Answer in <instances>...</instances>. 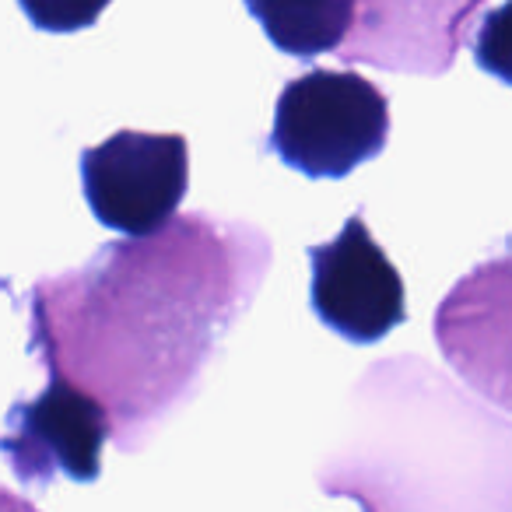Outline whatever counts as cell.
<instances>
[{
  "label": "cell",
  "instance_id": "cell-6",
  "mask_svg": "<svg viewBox=\"0 0 512 512\" xmlns=\"http://www.w3.org/2000/svg\"><path fill=\"white\" fill-rule=\"evenodd\" d=\"M109 421L102 407L64 379H50L43 393L18 400L4 418L0 453L25 488H50L57 477L92 484L102 474V446Z\"/></svg>",
  "mask_w": 512,
  "mask_h": 512
},
{
  "label": "cell",
  "instance_id": "cell-1",
  "mask_svg": "<svg viewBox=\"0 0 512 512\" xmlns=\"http://www.w3.org/2000/svg\"><path fill=\"white\" fill-rule=\"evenodd\" d=\"M267 232L183 214L99 246L29 288V351L102 407L123 453L144 449L200 390L228 330L271 271Z\"/></svg>",
  "mask_w": 512,
  "mask_h": 512
},
{
  "label": "cell",
  "instance_id": "cell-10",
  "mask_svg": "<svg viewBox=\"0 0 512 512\" xmlns=\"http://www.w3.org/2000/svg\"><path fill=\"white\" fill-rule=\"evenodd\" d=\"M0 512H39V509L29 502V498L15 495V491H8V488H0Z\"/></svg>",
  "mask_w": 512,
  "mask_h": 512
},
{
  "label": "cell",
  "instance_id": "cell-7",
  "mask_svg": "<svg viewBox=\"0 0 512 512\" xmlns=\"http://www.w3.org/2000/svg\"><path fill=\"white\" fill-rule=\"evenodd\" d=\"M484 0H358L351 36L337 50L344 64L439 78L453 67Z\"/></svg>",
  "mask_w": 512,
  "mask_h": 512
},
{
  "label": "cell",
  "instance_id": "cell-2",
  "mask_svg": "<svg viewBox=\"0 0 512 512\" xmlns=\"http://www.w3.org/2000/svg\"><path fill=\"white\" fill-rule=\"evenodd\" d=\"M316 484L362 512H512L509 421L425 358H383L355 383Z\"/></svg>",
  "mask_w": 512,
  "mask_h": 512
},
{
  "label": "cell",
  "instance_id": "cell-5",
  "mask_svg": "<svg viewBox=\"0 0 512 512\" xmlns=\"http://www.w3.org/2000/svg\"><path fill=\"white\" fill-rule=\"evenodd\" d=\"M309 264L313 313L337 337L376 344L404 323V278L372 239L362 214H351L334 239L309 249Z\"/></svg>",
  "mask_w": 512,
  "mask_h": 512
},
{
  "label": "cell",
  "instance_id": "cell-4",
  "mask_svg": "<svg viewBox=\"0 0 512 512\" xmlns=\"http://www.w3.org/2000/svg\"><path fill=\"white\" fill-rule=\"evenodd\" d=\"M81 186L106 228L141 239L176 218L190 186V148L179 134L120 130L81 151Z\"/></svg>",
  "mask_w": 512,
  "mask_h": 512
},
{
  "label": "cell",
  "instance_id": "cell-8",
  "mask_svg": "<svg viewBox=\"0 0 512 512\" xmlns=\"http://www.w3.org/2000/svg\"><path fill=\"white\" fill-rule=\"evenodd\" d=\"M246 8L267 39L295 60L337 53L358 18V0H246Z\"/></svg>",
  "mask_w": 512,
  "mask_h": 512
},
{
  "label": "cell",
  "instance_id": "cell-9",
  "mask_svg": "<svg viewBox=\"0 0 512 512\" xmlns=\"http://www.w3.org/2000/svg\"><path fill=\"white\" fill-rule=\"evenodd\" d=\"M18 4L39 32H81L92 29L113 0H18Z\"/></svg>",
  "mask_w": 512,
  "mask_h": 512
},
{
  "label": "cell",
  "instance_id": "cell-3",
  "mask_svg": "<svg viewBox=\"0 0 512 512\" xmlns=\"http://www.w3.org/2000/svg\"><path fill=\"white\" fill-rule=\"evenodd\" d=\"M390 137V102L355 71H316L278 95L271 151L309 179H344L372 162Z\"/></svg>",
  "mask_w": 512,
  "mask_h": 512
}]
</instances>
